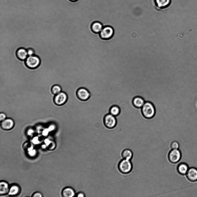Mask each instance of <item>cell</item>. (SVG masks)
<instances>
[{"mask_svg": "<svg viewBox=\"0 0 197 197\" xmlns=\"http://www.w3.org/2000/svg\"><path fill=\"white\" fill-rule=\"evenodd\" d=\"M141 109L143 116L146 118H152L155 114V108L153 104L151 102H145Z\"/></svg>", "mask_w": 197, "mask_h": 197, "instance_id": "cell-1", "label": "cell"}, {"mask_svg": "<svg viewBox=\"0 0 197 197\" xmlns=\"http://www.w3.org/2000/svg\"><path fill=\"white\" fill-rule=\"evenodd\" d=\"M133 166L130 160L124 159L120 161L118 168L120 171L124 174L130 173L132 170Z\"/></svg>", "mask_w": 197, "mask_h": 197, "instance_id": "cell-2", "label": "cell"}, {"mask_svg": "<svg viewBox=\"0 0 197 197\" xmlns=\"http://www.w3.org/2000/svg\"><path fill=\"white\" fill-rule=\"evenodd\" d=\"M26 67L31 69H36L38 67L40 64V60L37 56L34 55L29 56L25 61Z\"/></svg>", "mask_w": 197, "mask_h": 197, "instance_id": "cell-3", "label": "cell"}, {"mask_svg": "<svg viewBox=\"0 0 197 197\" xmlns=\"http://www.w3.org/2000/svg\"><path fill=\"white\" fill-rule=\"evenodd\" d=\"M114 33V28L110 26L104 27L100 33L101 38L105 40L109 39L112 37Z\"/></svg>", "mask_w": 197, "mask_h": 197, "instance_id": "cell-4", "label": "cell"}, {"mask_svg": "<svg viewBox=\"0 0 197 197\" xmlns=\"http://www.w3.org/2000/svg\"><path fill=\"white\" fill-rule=\"evenodd\" d=\"M182 154L178 149L172 150L168 154V159L169 162L173 164L178 163L181 159Z\"/></svg>", "mask_w": 197, "mask_h": 197, "instance_id": "cell-5", "label": "cell"}, {"mask_svg": "<svg viewBox=\"0 0 197 197\" xmlns=\"http://www.w3.org/2000/svg\"><path fill=\"white\" fill-rule=\"evenodd\" d=\"M68 96L65 92L62 91L56 95L54 98V102L56 105L61 106L65 104L67 101Z\"/></svg>", "mask_w": 197, "mask_h": 197, "instance_id": "cell-6", "label": "cell"}, {"mask_svg": "<svg viewBox=\"0 0 197 197\" xmlns=\"http://www.w3.org/2000/svg\"><path fill=\"white\" fill-rule=\"evenodd\" d=\"M104 122L107 127L110 128H112L116 126L117 120L116 117L110 113L105 117Z\"/></svg>", "mask_w": 197, "mask_h": 197, "instance_id": "cell-7", "label": "cell"}, {"mask_svg": "<svg viewBox=\"0 0 197 197\" xmlns=\"http://www.w3.org/2000/svg\"><path fill=\"white\" fill-rule=\"evenodd\" d=\"M77 95L79 99L82 101L87 100L89 99L91 95L89 91L87 89L84 87L79 88L77 91Z\"/></svg>", "mask_w": 197, "mask_h": 197, "instance_id": "cell-8", "label": "cell"}, {"mask_svg": "<svg viewBox=\"0 0 197 197\" xmlns=\"http://www.w3.org/2000/svg\"><path fill=\"white\" fill-rule=\"evenodd\" d=\"M186 177L191 182L197 181V169L194 167L189 169L187 173Z\"/></svg>", "mask_w": 197, "mask_h": 197, "instance_id": "cell-9", "label": "cell"}, {"mask_svg": "<svg viewBox=\"0 0 197 197\" xmlns=\"http://www.w3.org/2000/svg\"><path fill=\"white\" fill-rule=\"evenodd\" d=\"M14 122L11 118H7L2 122L1 127L5 130H8L13 128L14 126Z\"/></svg>", "mask_w": 197, "mask_h": 197, "instance_id": "cell-10", "label": "cell"}, {"mask_svg": "<svg viewBox=\"0 0 197 197\" xmlns=\"http://www.w3.org/2000/svg\"><path fill=\"white\" fill-rule=\"evenodd\" d=\"M17 58L20 60L25 61L28 56L27 50L23 48H20L16 51Z\"/></svg>", "mask_w": 197, "mask_h": 197, "instance_id": "cell-11", "label": "cell"}, {"mask_svg": "<svg viewBox=\"0 0 197 197\" xmlns=\"http://www.w3.org/2000/svg\"><path fill=\"white\" fill-rule=\"evenodd\" d=\"M76 195L74 189L70 187L64 188L62 192V195L63 197H73Z\"/></svg>", "mask_w": 197, "mask_h": 197, "instance_id": "cell-12", "label": "cell"}, {"mask_svg": "<svg viewBox=\"0 0 197 197\" xmlns=\"http://www.w3.org/2000/svg\"><path fill=\"white\" fill-rule=\"evenodd\" d=\"M10 186L8 183L5 181H1L0 182V194L4 195L8 194Z\"/></svg>", "mask_w": 197, "mask_h": 197, "instance_id": "cell-13", "label": "cell"}, {"mask_svg": "<svg viewBox=\"0 0 197 197\" xmlns=\"http://www.w3.org/2000/svg\"><path fill=\"white\" fill-rule=\"evenodd\" d=\"M154 1L156 6L160 9L168 7L171 2V0H154Z\"/></svg>", "mask_w": 197, "mask_h": 197, "instance_id": "cell-14", "label": "cell"}, {"mask_svg": "<svg viewBox=\"0 0 197 197\" xmlns=\"http://www.w3.org/2000/svg\"><path fill=\"white\" fill-rule=\"evenodd\" d=\"M104 26L103 24L100 22L95 21L93 22L91 25V29L94 33L100 34Z\"/></svg>", "mask_w": 197, "mask_h": 197, "instance_id": "cell-15", "label": "cell"}, {"mask_svg": "<svg viewBox=\"0 0 197 197\" xmlns=\"http://www.w3.org/2000/svg\"><path fill=\"white\" fill-rule=\"evenodd\" d=\"M189 169L188 165L184 163L179 164L177 167L178 172L180 174L182 175L186 174Z\"/></svg>", "mask_w": 197, "mask_h": 197, "instance_id": "cell-16", "label": "cell"}, {"mask_svg": "<svg viewBox=\"0 0 197 197\" xmlns=\"http://www.w3.org/2000/svg\"><path fill=\"white\" fill-rule=\"evenodd\" d=\"M21 191L19 186L16 184H13L10 186L9 194L11 196L18 195Z\"/></svg>", "mask_w": 197, "mask_h": 197, "instance_id": "cell-17", "label": "cell"}, {"mask_svg": "<svg viewBox=\"0 0 197 197\" xmlns=\"http://www.w3.org/2000/svg\"><path fill=\"white\" fill-rule=\"evenodd\" d=\"M133 102L134 106L139 108H141L145 103L143 98L139 96L134 98Z\"/></svg>", "mask_w": 197, "mask_h": 197, "instance_id": "cell-18", "label": "cell"}, {"mask_svg": "<svg viewBox=\"0 0 197 197\" xmlns=\"http://www.w3.org/2000/svg\"><path fill=\"white\" fill-rule=\"evenodd\" d=\"M133 154L132 151L129 149H126L122 153V156L124 159L130 160L132 158Z\"/></svg>", "mask_w": 197, "mask_h": 197, "instance_id": "cell-19", "label": "cell"}, {"mask_svg": "<svg viewBox=\"0 0 197 197\" xmlns=\"http://www.w3.org/2000/svg\"><path fill=\"white\" fill-rule=\"evenodd\" d=\"M120 112V108L118 106L116 105L112 106L110 110V114L115 117L118 116Z\"/></svg>", "mask_w": 197, "mask_h": 197, "instance_id": "cell-20", "label": "cell"}, {"mask_svg": "<svg viewBox=\"0 0 197 197\" xmlns=\"http://www.w3.org/2000/svg\"><path fill=\"white\" fill-rule=\"evenodd\" d=\"M52 91L54 94L56 95L62 91V88L60 85H56L52 87Z\"/></svg>", "mask_w": 197, "mask_h": 197, "instance_id": "cell-21", "label": "cell"}, {"mask_svg": "<svg viewBox=\"0 0 197 197\" xmlns=\"http://www.w3.org/2000/svg\"><path fill=\"white\" fill-rule=\"evenodd\" d=\"M180 145L178 142L176 141L172 142L170 145L171 148L172 150L178 149Z\"/></svg>", "mask_w": 197, "mask_h": 197, "instance_id": "cell-22", "label": "cell"}, {"mask_svg": "<svg viewBox=\"0 0 197 197\" xmlns=\"http://www.w3.org/2000/svg\"><path fill=\"white\" fill-rule=\"evenodd\" d=\"M27 51L28 56L34 55L35 51L32 48H29L27 49Z\"/></svg>", "mask_w": 197, "mask_h": 197, "instance_id": "cell-23", "label": "cell"}, {"mask_svg": "<svg viewBox=\"0 0 197 197\" xmlns=\"http://www.w3.org/2000/svg\"><path fill=\"white\" fill-rule=\"evenodd\" d=\"M6 119V115L4 113H1L0 114V120L2 122Z\"/></svg>", "mask_w": 197, "mask_h": 197, "instance_id": "cell-24", "label": "cell"}, {"mask_svg": "<svg viewBox=\"0 0 197 197\" xmlns=\"http://www.w3.org/2000/svg\"><path fill=\"white\" fill-rule=\"evenodd\" d=\"M32 196L33 197H42L43 195L40 192H37L34 193L32 194Z\"/></svg>", "mask_w": 197, "mask_h": 197, "instance_id": "cell-25", "label": "cell"}, {"mask_svg": "<svg viewBox=\"0 0 197 197\" xmlns=\"http://www.w3.org/2000/svg\"><path fill=\"white\" fill-rule=\"evenodd\" d=\"M28 153L29 155L30 156L33 157L36 155V151L35 150L33 149L31 151L28 152Z\"/></svg>", "mask_w": 197, "mask_h": 197, "instance_id": "cell-26", "label": "cell"}, {"mask_svg": "<svg viewBox=\"0 0 197 197\" xmlns=\"http://www.w3.org/2000/svg\"><path fill=\"white\" fill-rule=\"evenodd\" d=\"M34 133V130L31 128L29 129L27 132L28 135L30 136H32Z\"/></svg>", "mask_w": 197, "mask_h": 197, "instance_id": "cell-27", "label": "cell"}, {"mask_svg": "<svg viewBox=\"0 0 197 197\" xmlns=\"http://www.w3.org/2000/svg\"><path fill=\"white\" fill-rule=\"evenodd\" d=\"M32 142L35 144H37L39 143L38 139L37 137H35L32 140Z\"/></svg>", "mask_w": 197, "mask_h": 197, "instance_id": "cell-28", "label": "cell"}, {"mask_svg": "<svg viewBox=\"0 0 197 197\" xmlns=\"http://www.w3.org/2000/svg\"><path fill=\"white\" fill-rule=\"evenodd\" d=\"M48 129H46L44 130L42 132V134L44 136H46L48 134L49 132Z\"/></svg>", "mask_w": 197, "mask_h": 197, "instance_id": "cell-29", "label": "cell"}, {"mask_svg": "<svg viewBox=\"0 0 197 197\" xmlns=\"http://www.w3.org/2000/svg\"><path fill=\"white\" fill-rule=\"evenodd\" d=\"M76 195V196L78 197H84L85 196V194L83 192H78Z\"/></svg>", "mask_w": 197, "mask_h": 197, "instance_id": "cell-30", "label": "cell"}, {"mask_svg": "<svg viewBox=\"0 0 197 197\" xmlns=\"http://www.w3.org/2000/svg\"><path fill=\"white\" fill-rule=\"evenodd\" d=\"M55 128V126L53 125H52L50 126V127H49L48 129L49 130V131H50L54 130Z\"/></svg>", "mask_w": 197, "mask_h": 197, "instance_id": "cell-31", "label": "cell"}, {"mask_svg": "<svg viewBox=\"0 0 197 197\" xmlns=\"http://www.w3.org/2000/svg\"><path fill=\"white\" fill-rule=\"evenodd\" d=\"M69 1L72 3H75L79 1V0H69Z\"/></svg>", "mask_w": 197, "mask_h": 197, "instance_id": "cell-32", "label": "cell"}]
</instances>
